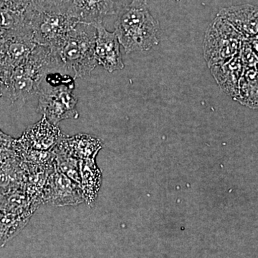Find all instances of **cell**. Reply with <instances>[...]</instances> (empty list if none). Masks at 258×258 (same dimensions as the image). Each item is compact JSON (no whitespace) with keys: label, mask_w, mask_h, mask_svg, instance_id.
<instances>
[{"label":"cell","mask_w":258,"mask_h":258,"mask_svg":"<svg viewBox=\"0 0 258 258\" xmlns=\"http://www.w3.org/2000/svg\"><path fill=\"white\" fill-rule=\"evenodd\" d=\"M115 33L127 54L149 51L159 42V22L149 11L146 0H132L118 13Z\"/></svg>","instance_id":"1"},{"label":"cell","mask_w":258,"mask_h":258,"mask_svg":"<svg viewBox=\"0 0 258 258\" xmlns=\"http://www.w3.org/2000/svg\"><path fill=\"white\" fill-rule=\"evenodd\" d=\"M55 68L62 69L55 55L50 49L37 45L28 60L13 70L3 83L4 95L15 102L37 94L42 80Z\"/></svg>","instance_id":"2"},{"label":"cell","mask_w":258,"mask_h":258,"mask_svg":"<svg viewBox=\"0 0 258 258\" xmlns=\"http://www.w3.org/2000/svg\"><path fill=\"white\" fill-rule=\"evenodd\" d=\"M48 73L39 89L37 112L42 113L52 124L62 120L77 119V97L73 93L75 81L70 76Z\"/></svg>","instance_id":"3"},{"label":"cell","mask_w":258,"mask_h":258,"mask_svg":"<svg viewBox=\"0 0 258 258\" xmlns=\"http://www.w3.org/2000/svg\"><path fill=\"white\" fill-rule=\"evenodd\" d=\"M96 36L93 25L78 24L53 53L64 71L74 73L75 79L89 76L98 66L95 56Z\"/></svg>","instance_id":"4"},{"label":"cell","mask_w":258,"mask_h":258,"mask_svg":"<svg viewBox=\"0 0 258 258\" xmlns=\"http://www.w3.org/2000/svg\"><path fill=\"white\" fill-rule=\"evenodd\" d=\"M29 28L37 45L55 53L62 46L78 22L67 12L42 11L29 8L26 11Z\"/></svg>","instance_id":"5"},{"label":"cell","mask_w":258,"mask_h":258,"mask_svg":"<svg viewBox=\"0 0 258 258\" xmlns=\"http://www.w3.org/2000/svg\"><path fill=\"white\" fill-rule=\"evenodd\" d=\"M244 38L229 22L217 15L209 25L203 42L208 67L225 63L238 55Z\"/></svg>","instance_id":"6"},{"label":"cell","mask_w":258,"mask_h":258,"mask_svg":"<svg viewBox=\"0 0 258 258\" xmlns=\"http://www.w3.org/2000/svg\"><path fill=\"white\" fill-rule=\"evenodd\" d=\"M84 201L79 184L55 169L49 176L43 190V203L57 207L74 206Z\"/></svg>","instance_id":"7"},{"label":"cell","mask_w":258,"mask_h":258,"mask_svg":"<svg viewBox=\"0 0 258 258\" xmlns=\"http://www.w3.org/2000/svg\"><path fill=\"white\" fill-rule=\"evenodd\" d=\"M64 137L57 125L42 116L40 121L27 129L17 142L24 149L52 152Z\"/></svg>","instance_id":"8"},{"label":"cell","mask_w":258,"mask_h":258,"mask_svg":"<svg viewBox=\"0 0 258 258\" xmlns=\"http://www.w3.org/2000/svg\"><path fill=\"white\" fill-rule=\"evenodd\" d=\"M96 30L95 56L98 66L108 73L123 69L124 64L120 53V42L114 32H108L103 24L94 25Z\"/></svg>","instance_id":"9"},{"label":"cell","mask_w":258,"mask_h":258,"mask_svg":"<svg viewBox=\"0 0 258 258\" xmlns=\"http://www.w3.org/2000/svg\"><path fill=\"white\" fill-rule=\"evenodd\" d=\"M118 0H72L68 14L79 24H102L103 19L116 14Z\"/></svg>","instance_id":"10"},{"label":"cell","mask_w":258,"mask_h":258,"mask_svg":"<svg viewBox=\"0 0 258 258\" xmlns=\"http://www.w3.org/2000/svg\"><path fill=\"white\" fill-rule=\"evenodd\" d=\"M240 32L244 40L258 35V7L250 5L224 8L217 14Z\"/></svg>","instance_id":"11"},{"label":"cell","mask_w":258,"mask_h":258,"mask_svg":"<svg viewBox=\"0 0 258 258\" xmlns=\"http://www.w3.org/2000/svg\"><path fill=\"white\" fill-rule=\"evenodd\" d=\"M99 139L88 134H78L64 137L53 150L64 153L81 160H96V156L103 148Z\"/></svg>","instance_id":"12"},{"label":"cell","mask_w":258,"mask_h":258,"mask_svg":"<svg viewBox=\"0 0 258 258\" xmlns=\"http://www.w3.org/2000/svg\"><path fill=\"white\" fill-rule=\"evenodd\" d=\"M209 69L220 89L229 96L237 99L239 84L244 71L239 54L225 63L212 66Z\"/></svg>","instance_id":"13"},{"label":"cell","mask_w":258,"mask_h":258,"mask_svg":"<svg viewBox=\"0 0 258 258\" xmlns=\"http://www.w3.org/2000/svg\"><path fill=\"white\" fill-rule=\"evenodd\" d=\"M81 186L84 201L92 208L96 203L102 182V173L96 160L80 161Z\"/></svg>","instance_id":"14"},{"label":"cell","mask_w":258,"mask_h":258,"mask_svg":"<svg viewBox=\"0 0 258 258\" xmlns=\"http://www.w3.org/2000/svg\"><path fill=\"white\" fill-rule=\"evenodd\" d=\"M236 101L244 106L258 108V68L244 69Z\"/></svg>","instance_id":"15"},{"label":"cell","mask_w":258,"mask_h":258,"mask_svg":"<svg viewBox=\"0 0 258 258\" xmlns=\"http://www.w3.org/2000/svg\"><path fill=\"white\" fill-rule=\"evenodd\" d=\"M25 12L14 11L0 6V38L11 32L28 28Z\"/></svg>","instance_id":"16"},{"label":"cell","mask_w":258,"mask_h":258,"mask_svg":"<svg viewBox=\"0 0 258 258\" xmlns=\"http://www.w3.org/2000/svg\"><path fill=\"white\" fill-rule=\"evenodd\" d=\"M55 155V166L57 170L78 184H81L80 161L64 153L52 150Z\"/></svg>","instance_id":"17"},{"label":"cell","mask_w":258,"mask_h":258,"mask_svg":"<svg viewBox=\"0 0 258 258\" xmlns=\"http://www.w3.org/2000/svg\"><path fill=\"white\" fill-rule=\"evenodd\" d=\"M72 0H32V7L42 11L67 12Z\"/></svg>","instance_id":"18"},{"label":"cell","mask_w":258,"mask_h":258,"mask_svg":"<svg viewBox=\"0 0 258 258\" xmlns=\"http://www.w3.org/2000/svg\"><path fill=\"white\" fill-rule=\"evenodd\" d=\"M4 95V91H3V83L0 81V97H2Z\"/></svg>","instance_id":"19"},{"label":"cell","mask_w":258,"mask_h":258,"mask_svg":"<svg viewBox=\"0 0 258 258\" xmlns=\"http://www.w3.org/2000/svg\"><path fill=\"white\" fill-rule=\"evenodd\" d=\"M0 81H1V79H0Z\"/></svg>","instance_id":"20"}]
</instances>
